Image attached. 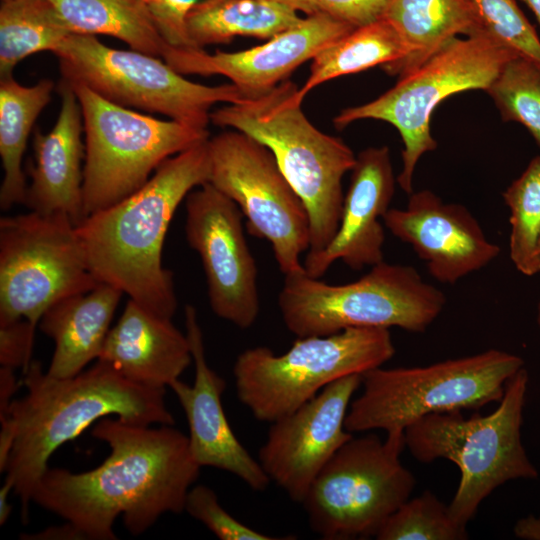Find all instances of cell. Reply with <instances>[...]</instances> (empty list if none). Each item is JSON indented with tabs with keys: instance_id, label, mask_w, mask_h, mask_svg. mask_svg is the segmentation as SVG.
<instances>
[{
	"instance_id": "cell-1",
	"label": "cell",
	"mask_w": 540,
	"mask_h": 540,
	"mask_svg": "<svg viewBox=\"0 0 540 540\" xmlns=\"http://www.w3.org/2000/svg\"><path fill=\"white\" fill-rule=\"evenodd\" d=\"M91 435L110 447L96 468L72 473L48 467L32 492V501L73 524L90 540H115L113 524L122 516L134 536L167 513L184 511L200 466L188 436L172 427L134 425L118 417L102 418Z\"/></svg>"
},
{
	"instance_id": "cell-33",
	"label": "cell",
	"mask_w": 540,
	"mask_h": 540,
	"mask_svg": "<svg viewBox=\"0 0 540 540\" xmlns=\"http://www.w3.org/2000/svg\"><path fill=\"white\" fill-rule=\"evenodd\" d=\"M473 18L471 36H484L540 66V39L516 0H466Z\"/></svg>"
},
{
	"instance_id": "cell-28",
	"label": "cell",
	"mask_w": 540,
	"mask_h": 540,
	"mask_svg": "<svg viewBox=\"0 0 540 540\" xmlns=\"http://www.w3.org/2000/svg\"><path fill=\"white\" fill-rule=\"evenodd\" d=\"M408 48L397 29L384 17L355 28L331 42L312 59L310 73L298 96H305L315 87L374 66H384L405 58Z\"/></svg>"
},
{
	"instance_id": "cell-38",
	"label": "cell",
	"mask_w": 540,
	"mask_h": 540,
	"mask_svg": "<svg viewBox=\"0 0 540 540\" xmlns=\"http://www.w3.org/2000/svg\"><path fill=\"white\" fill-rule=\"evenodd\" d=\"M18 388L14 369L6 366L0 368V422L7 419L13 395Z\"/></svg>"
},
{
	"instance_id": "cell-34",
	"label": "cell",
	"mask_w": 540,
	"mask_h": 540,
	"mask_svg": "<svg viewBox=\"0 0 540 540\" xmlns=\"http://www.w3.org/2000/svg\"><path fill=\"white\" fill-rule=\"evenodd\" d=\"M184 510L221 540L290 539L272 537L241 523L219 504L216 493L202 484L190 488Z\"/></svg>"
},
{
	"instance_id": "cell-25",
	"label": "cell",
	"mask_w": 540,
	"mask_h": 540,
	"mask_svg": "<svg viewBox=\"0 0 540 540\" xmlns=\"http://www.w3.org/2000/svg\"><path fill=\"white\" fill-rule=\"evenodd\" d=\"M54 83L41 79L32 86L16 81L13 75L0 77V156L3 180L0 207L8 210L24 204L27 183L22 159L32 127L51 100Z\"/></svg>"
},
{
	"instance_id": "cell-5",
	"label": "cell",
	"mask_w": 540,
	"mask_h": 540,
	"mask_svg": "<svg viewBox=\"0 0 540 540\" xmlns=\"http://www.w3.org/2000/svg\"><path fill=\"white\" fill-rule=\"evenodd\" d=\"M528 383L523 367L509 379L493 412L468 418L462 411L433 413L404 430L405 446L416 460L427 464L446 459L458 467V488L448 506L461 524L467 525L499 486L538 478L522 443Z\"/></svg>"
},
{
	"instance_id": "cell-31",
	"label": "cell",
	"mask_w": 540,
	"mask_h": 540,
	"mask_svg": "<svg viewBox=\"0 0 540 540\" xmlns=\"http://www.w3.org/2000/svg\"><path fill=\"white\" fill-rule=\"evenodd\" d=\"M467 525L456 521L449 506L426 490L405 501L385 521L377 540H465Z\"/></svg>"
},
{
	"instance_id": "cell-19",
	"label": "cell",
	"mask_w": 540,
	"mask_h": 540,
	"mask_svg": "<svg viewBox=\"0 0 540 540\" xmlns=\"http://www.w3.org/2000/svg\"><path fill=\"white\" fill-rule=\"evenodd\" d=\"M195 377L192 385L177 379L169 387L185 412L189 427V448L200 466L215 467L240 478L252 490L262 491L270 483L259 461L254 459L234 435L222 406L225 380L207 363L197 311L184 308Z\"/></svg>"
},
{
	"instance_id": "cell-37",
	"label": "cell",
	"mask_w": 540,
	"mask_h": 540,
	"mask_svg": "<svg viewBox=\"0 0 540 540\" xmlns=\"http://www.w3.org/2000/svg\"><path fill=\"white\" fill-rule=\"evenodd\" d=\"M36 327L26 319L0 324V364L13 369L29 367Z\"/></svg>"
},
{
	"instance_id": "cell-22",
	"label": "cell",
	"mask_w": 540,
	"mask_h": 540,
	"mask_svg": "<svg viewBox=\"0 0 540 540\" xmlns=\"http://www.w3.org/2000/svg\"><path fill=\"white\" fill-rule=\"evenodd\" d=\"M98 360L139 385L166 388L193 362L190 344L172 323L129 299Z\"/></svg>"
},
{
	"instance_id": "cell-2",
	"label": "cell",
	"mask_w": 540,
	"mask_h": 540,
	"mask_svg": "<svg viewBox=\"0 0 540 540\" xmlns=\"http://www.w3.org/2000/svg\"><path fill=\"white\" fill-rule=\"evenodd\" d=\"M208 139L168 158L136 192L76 225L95 279L168 319L177 298L173 274L162 264L164 241L180 203L209 182Z\"/></svg>"
},
{
	"instance_id": "cell-12",
	"label": "cell",
	"mask_w": 540,
	"mask_h": 540,
	"mask_svg": "<svg viewBox=\"0 0 540 540\" xmlns=\"http://www.w3.org/2000/svg\"><path fill=\"white\" fill-rule=\"evenodd\" d=\"M53 54L61 81L81 84L122 107L162 114L200 129H207L214 105L239 102L246 95L232 83L192 82L162 58L108 47L95 35L72 33Z\"/></svg>"
},
{
	"instance_id": "cell-10",
	"label": "cell",
	"mask_w": 540,
	"mask_h": 540,
	"mask_svg": "<svg viewBox=\"0 0 540 540\" xmlns=\"http://www.w3.org/2000/svg\"><path fill=\"white\" fill-rule=\"evenodd\" d=\"M68 85L83 116L84 218L130 196L165 160L209 138L207 129L158 119L114 104L81 84Z\"/></svg>"
},
{
	"instance_id": "cell-8",
	"label": "cell",
	"mask_w": 540,
	"mask_h": 540,
	"mask_svg": "<svg viewBox=\"0 0 540 540\" xmlns=\"http://www.w3.org/2000/svg\"><path fill=\"white\" fill-rule=\"evenodd\" d=\"M394 354L390 331L381 327L297 337L280 355L264 346L249 348L234 363L236 394L256 419L271 423L332 382L383 366Z\"/></svg>"
},
{
	"instance_id": "cell-27",
	"label": "cell",
	"mask_w": 540,
	"mask_h": 540,
	"mask_svg": "<svg viewBox=\"0 0 540 540\" xmlns=\"http://www.w3.org/2000/svg\"><path fill=\"white\" fill-rule=\"evenodd\" d=\"M73 33L107 35L162 58L166 41L143 0H48Z\"/></svg>"
},
{
	"instance_id": "cell-4",
	"label": "cell",
	"mask_w": 540,
	"mask_h": 540,
	"mask_svg": "<svg viewBox=\"0 0 540 540\" xmlns=\"http://www.w3.org/2000/svg\"><path fill=\"white\" fill-rule=\"evenodd\" d=\"M299 88L284 80L273 88L245 95L211 112L215 126L242 132L265 145L281 172L304 202L310 219L306 255L323 250L341 218L343 177L356 155L339 137L315 127L302 109Z\"/></svg>"
},
{
	"instance_id": "cell-42",
	"label": "cell",
	"mask_w": 540,
	"mask_h": 540,
	"mask_svg": "<svg viewBox=\"0 0 540 540\" xmlns=\"http://www.w3.org/2000/svg\"><path fill=\"white\" fill-rule=\"evenodd\" d=\"M528 5L540 24V0H521Z\"/></svg>"
},
{
	"instance_id": "cell-9",
	"label": "cell",
	"mask_w": 540,
	"mask_h": 540,
	"mask_svg": "<svg viewBox=\"0 0 540 540\" xmlns=\"http://www.w3.org/2000/svg\"><path fill=\"white\" fill-rule=\"evenodd\" d=\"M519 57L487 37H455L417 69L398 78L378 98L340 111L333 123L343 129L351 123L374 119L393 125L404 148L403 167L397 177L400 188L413 192V177L420 158L437 147L430 120L435 108L453 94L487 91L504 65Z\"/></svg>"
},
{
	"instance_id": "cell-24",
	"label": "cell",
	"mask_w": 540,
	"mask_h": 540,
	"mask_svg": "<svg viewBox=\"0 0 540 540\" xmlns=\"http://www.w3.org/2000/svg\"><path fill=\"white\" fill-rule=\"evenodd\" d=\"M383 17L408 48L405 58L381 67L398 78L417 69L457 35L471 36L474 26L466 0H389Z\"/></svg>"
},
{
	"instance_id": "cell-14",
	"label": "cell",
	"mask_w": 540,
	"mask_h": 540,
	"mask_svg": "<svg viewBox=\"0 0 540 540\" xmlns=\"http://www.w3.org/2000/svg\"><path fill=\"white\" fill-rule=\"evenodd\" d=\"M208 147V183L238 206L251 234L271 244L284 275L303 270L300 257L309 249V214L272 152L233 129L209 137Z\"/></svg>"
},
{
	"instance_id": "cell-21",
	"label": "cell",
	"mask_w": 540,
	"mask_h": 540,
	"mask_svg": "<svg viewBox=\"0 0 540 540\" xmlns=\"http://www.w3.org/2000/svg\"><path fill=\"white\" fill-rule=\"evenodd\" d=\"M59 92L61 105L54 127L48 133L40 129L34 132V162L24 204L42 214H65L78 225L84 218L83 116L72 87L61 81Z\"/></svg>"
},
{
	"instance_id": "cell-30",
	"label": "cell",
	"mask_w": 540,
	"mask_h": 540,
	"mask_svg": "<svg viewBox=\"0 0 540 540\" xmlns=\"http://www.w3.org/2000/svg\"><path fill=\"white\" fill-rule=\"evenodd\" d=\"M503 200L509 209L510 259L521 274L533 276L540 242V155L507 187Z\"/></svg>"
},
{
	"instance_id": "cell-44",
	"label": "cell",
	"mask_w": 540,
	"mask_h": 540,
	"mask_svg": "<svg viewBox=\"0 0 540 540\" xmlns=\"http://www.w3.org/2000/svg\"><path fill=\"white\" fill-rule=\"evenodd\" d=\"M536 322H537L538 328L540 330V300H539L538 305H537Z\"/></svg>"
},
{
	"instance_id": "cell-16",
	"label": "cell",
	"mask_w": 540,
	"mask_h": 540,
	"mask_svg": "<svg viewBox=\"0 0 540 540\" xmlns=\"http://www.w3.org/2000/svg\"><path fill=\"white\" fill-rule=\"evenodd\" d=\"M362 384L353 374L332 382L313 399L271 422L258 461L271 481L291 500L302 503L313 481L353 437L345 419L352 396Z\"/></svg>"
},
{
	"instance_id": "cell-39",
	"label": "cell",
	"mask_w": 540,
	"mask_h": 540,
	"mask_svg": "<svg viewBox=\"0 0 540 540\" xmlns=\"http://www.w3.org/2000/svg\"><path fill=\"white\" fill-rule=\"evenodd\" d=\"M25 539H65V540H80L85 539L82 533L70 522H67L59 527H50L35 535H27L22 537Z\"/></svg>"
},
{
	"instance_id": "cell-35",
	"label": "cell",
	"mask_w": 540,
	"mask_h": 540,
	"mask_svg": "<svg viewBox=\"0 0 540 540\" xmlns=\"http://www.w3.org/2000/svg\"><path fill=\"white\" fill-rule=\"evenodd\" d=\"M306 16L325 15L354 28L384 16L389 0H273Z\"/></svg>"
},
{
	"instance_id": "cell-17",
	"label": "cell",
	"mask_w": 540,
	"mask_h": 540,
	"mask_svg": "<svg viewBox=\"0 0 540 540\" xmlns=\"http://www.w3.org/2000/svg\"><path fill=\"white\" fill-rule=\"evenodd\" d=\"M385 227L409 244L429 274L454 284L481 270L500 253L471 212L458 203H445L428 189L412 192L405 208H390Z\"/></svg>"
},
{
	"instance_id": "cell-26",
	"label": "cell",
	"mask_w": 540,
	"mask_h": 540,
	"mask_svg": "<svg viewBox=\"0 0 540 540\" xmlns=\"http://www.w3.org/2000/svg\"><path fill=\"white\" fill-rule=\"evenodd\" d=\"M301 20L295 10L273 0H201L186 24L193 46L204 49L237 36L268 40Z\"/></svg>"
},
{
	"instance_id": "cell-11",
	"label": "cell",
	"mask_w": 540,
	"mask_h": 540,
	"mask_svg": "<svg viewBox=\"0 0 540 540\" xmlns=\"http://www.w3.org/2000/svg\"><path fill=\"white\" fill-rule=\"evenodd\" d=\"M403 431L352 437L313 481L303 502L311 529L326 540L376 537L407 501L416 479L401 462Z\"/></svg>"
},
{
	"instance_id": "cell-20",
	"label": "cell",
	"mask_w": 540,
	"mask_h": 540,
	"mask_svg": "<svg viewBox=\"0 0 540 540\" xmlns=\"http://www.w3.org/2000/svg\"><path fill=\"white\" fill-rule=\"evenodd\" d=\"M350 172L335 235L323 250L305 255L303 267L312 277H322L338 260L354 271L384 260L383 218L390 209L397 180L388 147L362 150Z\"/></svg>"
},
{
	"instance_id": "cell-18",
	"label": "cell",
	"mask_w": 540,
	"mask_h": 540,
	"mask_svg": "<svg viewBox=\"0 0 540 540\" xmlns=\"http://www.w3.org/2000/svg\"><path fill=\"white\" fill-rule=\"evenodd\" d=\"M354 29L329 16L311 15L249 49L210 54L204 49L166 44L162 59L182 75L225 76L244 94H257L286 80L297 67Z\"/></svg>"
},
{
	"instance_id": "cell-23",
	"label": "cell",
	"mask_w": 540,
	"mask_h": 540,
	"mask_svg": "<svg viewBox=\"0 0 540 540\" xmlns=\"http://www.w3.org/2000/svg\"><path fill=\"white\" fill-rule=\"evenodd\" d=\"M122 294L118 288L100 283L90 291L56 302L44 312L39 328L55 343L48 375L69 378L99 358Z\"/></svg>"
},
{
	"instance_id": "cell-41",
	"label": "cell",
	"mask_w": 540,
	"mask_h": 540,
	"mask_svg": "<svg viewBox=\"0 0 540 540\" xmlns=\"http://www.w3.org/2000/svg\"><path fill=\"white\" fill-rule=\"evenodd\" d=\"M13 490V484L5 479L0 489V525H4L11 513L12 506L8 502L10 491Z\"/></svg>"
},
{
	"instance_id": "cell-29",
	"label": "cell",
	"mask_w": 540,
	"mask_h": 540,
	"mask_svg": "<svg viewBox=\"0 0 540 540\" xmlns=\"http://www.w3.org/2000/svg\"><path fill=\"white\" fill-rule=\"evenodd\" d=\"M72 33L48 0H1L0 77L32 54L54 53Z\"/></svg>"
},
{
	"instance_id": "cell-36",
	"label": "cell",
	"mask_w": 540,
	"mask_h": 540,
	"mask_svg": "<svg viewBox=\"0 0 540 540\" xmlns=\"http://www.w3.org/2000/svg\"><path fill=\"white\" fill-rule=\"evenodd\" d=\"M167 44L195 48L187 32V15L198 0H143Z\"/></svg>"
},
{
	"instance_id": "cell-15",
	"label": "cell",
	"mask_w": 540,
	"mask_h": 540,
	"mask_svg": "<svg viewBox=\"0 0 540 540\" xmlns=\"http://www.w3.org/2000/svg\"><path fill=\"white\" fill-rule=\"evenodd\" d=\"M185 235L205 273L212 311L240 329L256 321L260 301L257 267L238 206L210 183L185 199Z\"/></svg>"
},
{
	"instance_id": "cell-40",
	"label": "cell",
	"mask_w": 540,
	"mask_h": 540,
	"mask_svg": "<svg viewBox=\"0 0 540 540\" xmlns=\"http://www.w3.org/2000/svg\"><path fill=\"white\" fill-rule=\"evenodd\" d=\"M513 533L519 539L540 540V518L529 515L517 520Z\"/></svg>"
},
{
	"instance_id": "cell-7",
	"label": "cell",
	"mask_w": 540,
	"mask_h": 540,
	"mask_svg": "<svg viewBox=\"0 0 540 540\" xmlns=\"http://www.w3.org/2000/svg\"><path fill=\"white\" fill-rule=\"evenodd\" d=\"M523 367L520 356L498 349L427 366L377 367L362 375L363 389L350 403L345 428L352 434L404 432L429 414L499 403L509 379Z\"/></svg>"
},
{
	"instance_id": "cell-6",
	"label": "cell",
	"mask_w": 540,
	"mask_h": 540,
	"mask_svg": "<svg viewBox=\"0 0 540 540\" xmlns=\"http://www.w3.org/2000/svg\"><path fill=\"white\" fill-rule=\"evenodd\" d=\"M444 293L408 265L384 260L358 280L328 284L305 269L284 275L278 307L297 337L326 336L355 327H398L422 333L441 314Z\"/></svg>"
},
{
	"instance_id": "cell-13",
	"label": "cell",
	"mask_w": 540,
	"mask_h": 540,
	"mask_svg": "<svg viewBox=\"0 0 540 540\" xmlns=\"http://www.w3.org/2000/svg\"><path fill=\"white\" fill-rule=\"evenodd\" d=\"M99 284L67 215L1 217L0 324L26 319L37 327L50 306Z\"/></svg>"
},
{
	"instance_id": "cell-3",
	"label": "cell",
	"mask_w": 540,
	"mask_h": 540,
	"mask_svg": "<svg viewBox=\"0 0 540 540\" xmlns=\"http://www.w3.org/2000/svg\"><path fill=\"white\" fill-rule=\"evenodd\" d=\"M23 373L27 393L13 400L7 419L0 422L13 433L4 472L21 501L23 522L50 456L98 420L113 415L140 426L175 423L165 388L131 382L102 360L69 378L52 377L33 360Z\"/></svg>"
},
{
	"instance_id": "cell-32",
	"label": "cell",
	"mask_w": 540,
	"mask_h": 540,
	"mask_svg": "<svg viewBox=\"0 0 540 540\" xmlns=\"http://www.w3.org/2000/svg\"><path fill=\"white\" fill-rule=\"evenodd\" d=\"M486 92L502 120L525 126L540 148V66L514 57L504 65Z\"/></svg>"
},
{
	"instance_id": "cell-43",
	"label": "cell",
	"mask_w": 540,
	"mask_h": 540,
	"mask_svg": "<svg viewBox=\"0 0 540 540\" xmlns=\"http://www.w3.org/2000/svg\"><path fill=\"white\" fill-rule=\"evenodd\" d=\"M540 273V242L534 257L533 266H532V274H538Z\"/></svg>"
}]
</instances>
